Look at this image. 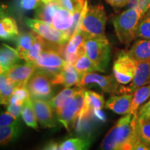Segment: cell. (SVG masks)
Listing matches in <instances>:
<instances>
[{
	"label": "cell",
	"mask_w": 150,
	"mask_h": 150,
	"mask_svg": "<svg viewBox=\"0 0 150 150\" xmlns=\"http://www.w3.org/2000/svg\"><path fill=\"white\" fill-rule=\"evenodd\" d=\"M149 0H129L128 8H136L142 14L145 15L147 12Z\"/></svg>",
	"instance_id": "obj_34"
},
{
	"label": "cell",
	"mask_w": 150,
	"mask_h": 150,
	"mask_svg": "<svg viewBox=\"0 0 150 150\" xmlns=\"http://www.w3.org/2000/svg\"><path fill=\"white\" fill-rule=\"evenodd\" d=\"M106 20V11L102 4L88 6V1L86 0L81 18L76 29L80 30L86 38L104 37Z\"/></svg>",
	"instance_id": "obj_2"
},
{
	"label": "cell",
	"mask_w": 150,
	"mask_h": 150,
	"mask_svg": "<svg viewBox=\"0 0 150 150\" xmlns=\"http://www.w3.org/2000/svg\"><path fill=\"white\" fill-rule=\"evenodd\" d=\"M37 119L44 128H52L56 126L54 109L45 99L31 98Z\"/></svg>",
	"instance_id": "obj_13"
},
{
	"label": "cell",
	"mask_w": 150,
	"mask_h": 150,
	"mask_svg": "<svg viewBox=\"0 0 150 150\" xmlns=\"http://www.w3.org/2000/svg\"><path fill=\"white\" fill-rule=\"evenodd\" d=\"M150 97V83L136 89L133 93L129 113L138 115L140 106Z\"/></svg>",
	"instance_id": "obj_24"
},
{
	"label": "cell",
	"mask_w": 150,
	"mask_h": 150,
	"mask_svg": "<svg viewBox=\"0 0 150 150\" xmlns=\"http://www.w3.org/2000/svg\"><path fill=\"white\" fill-rule=\"evenodd\" d=\"M138 115L142 117L150 118V100L140 108Z\"/></svg>",
	"instance_id": "obj_39"
},
{
	"label": "cell",
	"mask_w": 150,
	"mask_h": 150,
	"mask_svg": "<svg viewBox=\"0 0 150 150\" xmlns=\"http://www.w3.org/2000/svg\"><path fill=\"white\" fill-rule=\"evenodd\" d=\"M138 115L127 114L110 129L101 144L105 150H134L140 141L137 133Z\"/></svg>",
	"instance_id": "obj_1"
},
{
	"label": "cell",
	"mask_w": 150,
	"mask_h": 150,
	"mask_svg": "<svg viewBox=\"0 0 150 150\" xmlns=\"http://www.w3.org/2000/svg\"><path fill=\"white\" fill-rule=\"evenodd\" d=\"M40 1H42V3L47 4V3L52 2V1H54V0H40Z\"/></svg>",
	"instance_id": "obj_44"
},
{
	"label": "cell",
	"mask_w": 150,
	"mask_h": 150,
	"mask_svg": "<svg viewBox=\"0 0 150 150\" xmlns=\"http://www.w3.org/2000/svg\"><path fill=\"white\" fill-rule=\"evenodd\" d=\"M52 76L40 70H35L27 82V88L31 98L48 100L54 93Z\"/></svg>",
	"instance_id": "obj_6"
},
{
	"label": "cell",
	"mask_w": 150,
	"mask_h": 150,
	"mask_svg": "<svg viewBox=\"0 0 150 150\" xmlns=\"http://www.w3.org/2000/svg\"><path fill=\"white\" fill-rule=\"evenodd\" d=\"M6 72V70L4 68L2 65L1 64V62H0V74H2Z\"/></svg>",
	"instance_id": "obj_43"
},
{
	"label": "cell",
	"mask_w": 150,
	"mask_h": 150,
	"mask_svg": "<svg viewBox=\"0 0 150 150\" xmlns=\"http://www.w3.org/2000/svg\"><path fill=\"white\" fill-rule=\"evenodd\" d=\"M58 145L59 144L57 142H51L50 143L47 144V145L46 146L45 149H58Z\"/></svg>",
	"instance_id": "obj_42"
},
{
	"label": "cell",
	"mask_w": 150,
	"mask_h": 150,
	"mask_svg": "<svg viewBox=\"0 0 150 150\" xmlns=\"http://www.w3.org/2000/svg\"><path fill=\"white\" fill-rule=\"evenodd\" d=\"M106 1L112 7H116V8H122L126 6L129 2V0H106Z\"/></svg>",
	"instance_id": "obj_40"
},
{
	"label": "cell",
	"mask_w": 150,
	"mask_h": 150,
	"mask_svg": "<svg viewBox=\"0 0 150 150\" xmlns=\"http://www.w3.org/2000/svg\"><path fill=\"white\" fill-rule=\"evenodd\" d=\"M73 22V13L61 7L54 13L52 25L59 31H67L72 26Z\"/></svg>",
	"instance_id": "obj_18"
},
{
	"label": "cell",
	"mask_w": 150,
	"mask_h": 150,
	"mask_svg": "<svg viewBox=\"0 0 150 150\" xmlns=\"http://www.w3.org/2000/svg\"><path fill=\"white\" fill-rule=\"evenodd\" d=\"M147 13H150V0H149V6H148V9H147Z\"/></svg>",
	"instance_id": "obj_45"
},
{
	"label": "cell",
	"mask_w": 150,
	"mask_h": 150,
	"mask_svg": "<svg viewBox=\"0 0 150 150\" xmlns=\"http://www.w3.org/2000/svg\"><path fill=\"white\" fill-rule=\"evenodd\" d=\"M84 46L86 54L99 72H105L110 59V45L106 37L88 38Z\"/></svg>",
	"instance_id": "obj_4"
},
{
	"label": "cell",
	"mask_w": 150,
	"mask_h": 150,
	"mask_svg": "<svg viewBox=\"0 0 150 150\" xmlns=\"http://www.w3.org/2000/svg\"><path fill=\"white\" fill-rule=\"evenodd\" d=\"M21 59L16 49L6 44H2L0 46V62L6 71L13 65L18 64Z\"/></svg>",
	"instance_id": "obj_21"
},
{
	"label": "cell",
	"mask_w": 150,
	"mask_h": 150,
	"mask_svg": "<svg viewBox=\"0 0 150 150\" xmlns=\"http://www.w3.org/2000/svg\"><path fill=\"white\" fill-rule=\"evenodd\" d=\"M80 88L77 86L74 88H65L57 95L49 100V104L56 112V115H59L63 108L72 102Z\"/></svg>",
	"instance_id": "obj_17"
},
{
	"label": "cell",
	"mask_w": 150,
	"mask_h": 150,
	"mask_svg": "<svg viewBox=\"0 0 150 150\" xmlns=\"http://www.w3.org/2000/svg\"><path fill=\"white\" fill-rule=\"evenodd\" d=\"M137 61L129 55L128 52L122 50L117 54L114 61L112 72L115 79L120 84L130 83L134 77Z\"/></svg>",
	"instance_id": "obj_8"
},
{
	"label": "cell",
	"mask_w": 150,
	"mask_h": 150,
	"mask_svg": "<svg viewBox=\"0 0 150 150\" xmlns=\"http://www.w3.org/2000/svg\"><path fill=\"white\" fill-rule=\"evenodd\" d=\"M144 15L136 8H128L112 20L116 36L125 47L130 45L136 38L137 27Z\"/></svg>",
	"instance_id": "obj_3"
},
{
	"label": "cell",
	"mask_w": 150,
	"mask_h": 150,
	"mask_svg": "<svg viewBox=\"0 0 150 150\" xmlns=\"http://www.w3.org/2000/svg\"><path fill=\"white\" fill-rule=\"evenodd\" d=\"M74 67L81 76L85 73L95 72L98 71L96 66L86 53L79 58L77 61L75 63Z\"/></svg>",
	"instance_id": "obj_31"
},
{
	"label": "cell",
	"mask_w": 150,
	"mask_h": 150,
	"mask_svg": "<svg viewBox=\"0 0 150 150\" xmlns=\"http://www.w3.org/2000/svg\"><path fill=\"white\" fill-rule=\"evenodd\" d=\"M7 16L6 7L0 4V19Z\"/></svg>",
	"instance_id": "obj_41"
},
{
	"label": "cell",
	"mask_w": 150,
	"mask_h": 150,
	"mask_svg": "<svg viewBox=\"0 0 150 150\" xmlns=\"http://www.w3.org/2000/svg\"><path fill=\"white\" fill-rule=\"evenodd\" d=\"M105 106L104 96L91 91H85V106L77 120L88 119L94 110L102 109Z\"/></svg>",
	"instance_id": "obj_16"
},
{
	"label": "cell",
	"mask_w": 150,
	"mask_h": 150,
	"mask_svg": "<svg viewBox=\"0 0 150 150\" xmlns=\"http://www.w3.org/2000/svg\"><path fill=\"white\" fill-rule=\"evenodd\" d=\"M149 100H150V99H149Z\"/></svg>",
	"instance_id": "obj_46"
},
{
	"label": "cell",
	"mask_w": 150,
	"mask_h": 150,
	"mask_svg": "<svg viewBox=\"0 0 150 150\" xmlns=\"http://www.w3.org/2000/svg\"><path fill=\"white\" fill-rule=\"evenodd\" d=\"M53 43H51L45 40L40 35L36 33L35 35V39L33 43V46L30 49L29 51L24 55L23 57V60L28 63H33L36 60L38 56L40 55L41 53L51 45Z\"/></svg>",
	"instance_id": "obj_22"
},
{
	"label": "cell",
	"mask_w": 150,
	"mask_h": 150,
	"mask_svg": "<svg viewBox=\"0 0 150 150\" xmlns=\"http://www.w3.org/2000/svg\"><path fill=\"white\" fill-rule=\"evenodd\" d=\"M150 83V61H137L136 70L131 83L121 86L120 93H134L136 89Z\"/></svg>",
	"instance_id": "obj_12"
},
{
	"label": "cell",
	"mask_w": 150,
	"mask_h": 150,
	"mask_svg": "<svg viewBox=\"0 0 150 150\" xmlns=\"http://www.w3.org/2000/svg\"><path fill=\"white\" fill-rule=\"evenodd\" d=\"M18 35V24L13 18L6 16L0 19V40H15Z\"/></svg>",
	"instance_id": "obj_20"
},
{
	"label": "cell",
	"mask_w": 150,
	"mask_h": 150,
	"mask_svg": "<svg viewBox=\"0 0 150 150\" xmlns=\"http://www.w3.org/2000/svg\"><path fill=\"white\" fill-rule=\"evenodd\" d=\"M40 0H20V8L25 11L36 9L40 5Z\"/></svg>",
	"instance_id": "obj_37"
},
{
	"label": "cell",
	"mask_w": 150,
	"mask_h": 150,
	"mask_svg": "<svg viewBox=\"0 0 150 150\" xmlns=\"http://www.w3.org/2000/svg\"><path fill=\"white\" fill-rule=\"evenodd\" d=\"M136 38L150 40V13H146L140 19L137 27Z\"/></svg>",
	"instance_id": "obj_32"
},
{
	"label": "cell",
	"mask_w": 150,
	"mask_h": 150,
	"mask_svg": "<svg viewBox=\"0 0 150 150\" xmlns=\"http://www.w3.org/2000/svg\"><path fill=\"white\" fill-rule=\"evenodd\" d=\"M81 79V75L79 74L74 65L67 63L63 67V70L59 74L52 78L54 85H63L65 88L72 86H77Z\"/></svg>",
	"instance_id": "obj_14"
},
{
	"label": "cell",
	"mask_w": 150,
	"mask_h": 150,
	"mask_svg": "<svg viewBox=\"0 0 150 150\" xmlns=\"http://www.w3.org/2000/svg\"><path fill=\"white\" fill-rule=\"evenodd\" d=\"M22 117L28 127L38 130V125L37 122V117L34 108L33 107L31 98L27 100L23 105L22 111Z\"/></svg>",
	"instance_id": "obj_28"
},
{
	"label": "cell",
	"mask_w": 150,
	"mask_h": 150,
	"mask_svg": "<svg viewBox=\"0 0 150 150\" xmlns=\"http://www.w3.org/2000/svg\"><path fill=\"white\" fill-rule=\"evenodd\" d=\"M85 91L86 88L81 87L72 102L57 115L58 120L67 131H70V127L74 125L85 106Z\"/></svg>",
	"instance_id": "obj_9"
},
{
	"label": "cell",
	"mask_w": 150,
	"mask_h": 150,
	"mask_svg": "<svg viewBox=\"0 0 150 150\" xmlns=\"http://www.w3.org/2000/svg\"><path fill=\"white\" fill-rule=\"evenodd\" d=\"M59 8H61V6L55 1L47 4L42 3V4H40L35 10V18L52 24L54 15Z\"/></svg>",
	"instance_id": "obj_25"
},
{
	"label": "cell",
	"mask_w": 150,
	"mask_h": 150,
	"mask_svg": "<svg viewBox=\"0 0 150 150\" xmlns=\"http://www.w3.org/2000/svg\"><path fill=\"white\" fill-rule=\"evenodd\" d=\"M136 128L140 141L150 146V118L138 116Z\"/></svg>",
	"instance_id": "obj_30"
},
{
	"label": "cell",
	"mask_w": 150,
	"mask_h": 150,
	"mask_svg": "<svg viewBox=\"0 0 150 150\" xmlns=\"http://www.w3.org/2000/svg\"><path fill=\"white\" fill-rule=\"evenodd\" d=\"M31 98V95L27 87L16 88L11 96L9 103L24 105L28 99Z\"/></svg>",
	"instance_id": "obj_33"
},
{
	"label": "cell",
	"mask_w": 150,
	"mask_h": 150,
	"mask_svg": "<svg viewBox=\"0 0 150 150\" xmlns=\"http://www.w3.org/2000/svg\"><path fill=\"white\" fill-rule=\"evenodd\" d=\"M127 52L136 61H150V40L142 38L136 40Z\"/></svg>",
	"instance_id": "obj_19"
},
{
	"label": "cell",
	"mask_w": 150,
	"mask_h": 150,
	"mask_svg": "<svg viewBox=\"0 0 150 150\" xmlns=\"http://www.w3.org/2000/svg\"><path fill=\"white\" fill-rule=\"evenodd\" d=\"M132 97L131 93L112 95L105 103V107L118 115H127L130 112Z\"/></svg>",
	"instance_id": "obj_15"
},
{
	"label": "cell",
	"mask_w": 150,
	"mask_h": 150,
	"mask_svg": "<svg viewBox=\"0 0 150 150\" xmlns=\"http://www.w3.org/2000/svg\"><path fill=\"white\" fill-rule=\"evenodd\" d=\"M20 132L21 129L19 123L0 127V146L6 145L16 140L20 136Z\"/></svg>",
	"instance_id": "obj_26"
},
{
	"label": "cell",
	"mask_w": 150,
	"mask_h": 150,
	"mask_svg": "<svg viewBox=\"0 0 150 150\" xmlns=\"http://www.w3.org/2000/svg\"><path fill=\"white\" fill-rule=\"evenodd\" d=\"M91 142L87 139L69 138L59 144L58 149L60 150H82L89 147Z\"/></svg>",
	"instance_id": "obj_29"
},
{
	"label": "cell",
	"mask_w": 150,
	"mask_h": 150,
	"mask_svg": "<svg viewBox=\"0 0 150 150\" xmlns=\"http://www.w3.org/2000/svg\"><path fill=\"white\" fill-rule=\"evenodd\" d=\"M76 1V0H54L61 8L67 9L72 13L74 11Z\"/></svg>",
	"instance_id": "obj_38"
},
{
	"label": "cell",
	"mask_w": 150,
	"mask_h": 150,
	"mask_svg": "<svg viewBox=\"0 0 150 150\" xmlns=\"http://www.w3.org/2000/svg\"><path fill=\"white\" fill-rule=\"evenodd\" d=\"M93 84H97L104 93L110 94L120 93L121 87L114 75L104 76L95 72H88L82 75L78 86L85 88L91 87Z\"/></svg>",
	"instance_id": "obj_10"
},
{
	"label": "cell",
	"mask_w": 150,
	"mask_h": 150,
	"mask_svg": "<svg viewBox=\"0 0 150 150\" xmlns=\"http://www.w3.org/2000/svg\"><path fill=\"white\" fill-rule=\"evenodd\" d=\"M56 45L55 44H52L46 48L32 63L38 70L44 71L52 76V78L61 72L66 63V61L56 50Z\"/></svg>",
	"instance_id": "obj_5"
},
{
	"label": "cell",
	"mask_w": 150,
	"mask_h": 150,
	"mask_svg": "<svg viewBox=\"0 0 150 150\" xmlns=\"http://www.w3.org/2000/svg\"><path fill=\"white\" fill-rule=\"evenodd\" d=\"M16 87L6 76L5 73L0 74V104L7 105Z\"/></svg>",
	"instance_id": "obj_27"
},
{
	"label": "cell",
	"mask_w": 150,
	"mask_h": 150,
	"mask_svg": "<svg viewBox=\"0 0 150 150\" xmlns=\"http://www.w3.org/2000/svg\"><path fill=\"white\" fill-rule=\"evenodd\" d=\"M36 70V67L33 63L27 62L23 65H15L4 73L16 88L27 87V82Z\"/></svg>",
	"instance_id": "obj_11"
},
{
	"label": "cell",
	"mask_w": 150,
	"mask_h": 150,
	"mask_svg": "<svg viewBox=\"0 0 150 150\" xmlns=\"http://www.w3.org/2000/svg\"><path fill=\"white\" fill-rule=\"evenodd\" d=\"M25 23L38 35L53 44L64 45L70 40V37L65 31H59L51 24L42 20L38 19L26 18Z\"/></svg>",
	"instance_id": "obj_7"
},
{
	"label": "cell",
	"mask_w": 150,
	"mask_h": 150,
	"mask_svg": "<svg viewBox=\"0 0 150 150\" xmlns=\"http://www.w3.org/2000/svg\"><path fill=\"white\" fill-rule=\"evenodd\" d=\"M18 123V120L15 119L9 112L0 109V127L9 126Z\"/></svg>",
	"instance_id": "obj_35"
},
{
	"label": "cell",
	"mask_w": 150,
	"mask_h": 150,
	"mask_svg": "<svg viewBox=\"0 0 150 150\" xmlns=\"http://www.w3.org/2000/svg\"><path fill=\"white\" fill-rule=\"evenodd\" d=\"M22 108H23V105L9 103L6 105V111L9 112L15 119L18 120L20 115L22 114Z\"/></svg>",
	"instance_id": "obj_36"
},
{
	"label": "cell",
	"mask_w": 150,
	"mask_h": 150,
	"mask_svg": "<svg viewBox=\"0 0 150 150\" xmlns=\"http://www.w3.org/2000/svg\"><path fill=\"white\" fill-rule=\"evenodd\" d=\"M35 35L36 33L34 31L22 33L19 34L15 40L17 46L16 50L22 59H23L24 55L33 46L35 39Z\"/></svg>",
	"instance_id": "obj_23"
}]
</instances>
